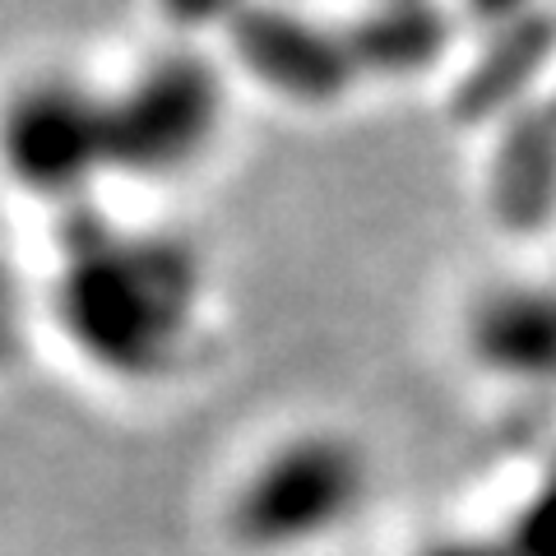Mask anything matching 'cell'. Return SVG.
Wrapping results in <instances>:
<instances>
[{
    "instance_id": "cell-2",
    "label": "cell",
    "mask_w": 556,
    "mask_h": 556,
    "mask_svg": "<svg viewBox=\"0 0 556 556\" xmlns=\"http://www.w3.org/2000/svg\"><path fill=\"white\" fill-rule=\"evenodd\" d=\"M367 492V464L353 441L306 431L278 441L269 455L251 464L232 496V533L255 552H288L320 543Z\"/></svg>"
},
{
    "instance_id": "cell-3",
    "label": "cell",
    "mask_w": 556,
    "mask_h": 556,
    "mask_svg": "<svg viewBox=\"0 0 556 556\" xmlns=\"http://www.w3.org/2000/svg\"><path fill=\"white\" fill-rule=\"evenodd\" d=\"M112 159L108 149V102L89 98L65 79H33L14 89L0 108V163L20 190L56 195L79 190L89 172Z\"/></svg>"
},
{
    "instance_id": "cell-1",
    "label": "cell",
    "mask_w": 556,
    "mask_h": 556,
    "mask_svg": "<svg viewBox=\"0 0 556 556\" xmlns=\"http://www.w3.org/2000/svg\"><path fill=\"white\" fill-rule=\"evenodd\" d=\"M56 311L65 339L108 367V376L153 380L190 343L200 316V269L163 237H116L98 251L70 255Z\"/></svg>"
},
{
    "instance_id": "cell-4",
    "label": "cell",
    "mask_w": 556,
    "mask_h": 556,
    "mask_svg": "<svg viewBox=\"0 0 556 556\" xmlns=\"http://www.w3.org/2000/svg\"><path fill=\"white\" fill-rule=\"evenodd\" d=\"M14 339V288L5 269H0V353H5V343Z\"/></svg>"
}]
</instances>
